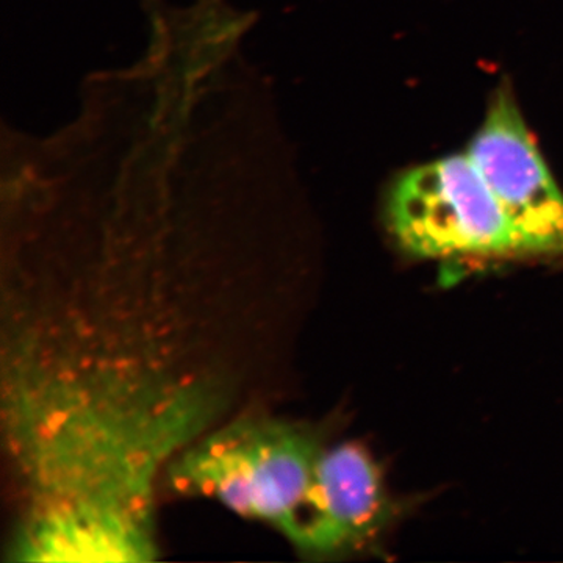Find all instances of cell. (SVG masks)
<instances>
[{"instance_id":"1","label":"cell","mask_w":563,"mask_h":563,"mask_svg":"<svg viewBox=\"0 0 563 563\" xmlns=\"http://www.w3.org/2000/svg\"><path fill=\"white\" fill-rule=\"evenodd\" d=\"M321 451L301 426L250 415L191 440L176 453L166 477L174 492L213 499L288 537Z\"/></svg>"},{"instance_id":"2","label":"cell","mask_w":563,"mask_h":563,"mask_svg":"<svg viewBox=\"0 0 563 563\" xmlns=\"http://www.w3.org/2000/svg\"><path fill=\"white\" fill-rule=\"evenodd\" d=\"M393 231L426 257L525 251L503 207L468 155L417 166L390 195Z\"/></svg>"},{"instance_id":"3","label":"cell","mask_w":563,"mask_h":563,"mask_svg":"<svg viewBox=\"0 0 563 563\" xmlns=\"http://www.w3.org/2000/svg\"><path fill=\"white\" fill-rule=\"evenodd\" d=\"M525 251L563 250V195L509 92L493 101L468 151Z\"/></svg>"},{"instance_id":"4","label":"cell","mask_w":563,"mask_h":563,"mask_svg":"<svg viewBox=\"0 0 563 563\" xmlns=\"http://www.w3.org/2000/svg\"><path fill=\"white\" fill-rule=\"evenodd\" d=\"M384 515V485L373 459L357 444H340L321 451L288 539L303 553H339L372 536Z\"/></svg>"}]
</instances>
